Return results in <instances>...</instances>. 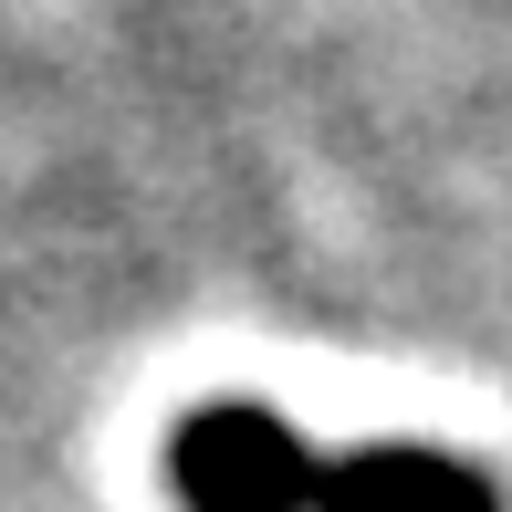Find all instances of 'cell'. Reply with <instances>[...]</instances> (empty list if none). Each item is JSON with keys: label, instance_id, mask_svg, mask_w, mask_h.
Returning <instances> with one entry per match:
<instances>
[{"label": "cell", "instance_id": "7a4b0ae2", "mask_svg": "<svg viewBox=\"0 0 512 512\" xmlns=\"http://www.w3.org/2000/svg\"><path fill=\"white\" fill-rule=\"evenodd\" d=\"M314 512H492V481L439 450H366V460H324Z\"/></svg>", "mask_w": 512, "mask_h": 512}, {"label": "cell", "instance_id": "6da1fadb", "mask_svg": "<svg viewBox=\"0 0 512 512\" xmlns=\"http://www.w3.org/2000/svg\"><path fill=\"white\" fill-rule=\"evenodd\" d=\"M178 492L199 512H314L324 460L262 398H220L178 429Z\"/></svg>", "mask_w": 512, "mask_h": 512}]
</instances>
